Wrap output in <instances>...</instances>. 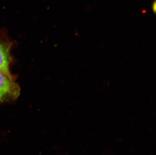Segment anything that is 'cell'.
<instances>
[{"label": "cell", "mask_w": 156, "mask_h": 155, "mask_svg": "<svg viewBox=\"0 0 156 155\" xmlns=\"http://www.w3.org/2000/svg\"><path fill=\"white\" fill-rule=\"evenodd\" d=\"M11 46L0 36V104L16 99L20 88L10 71Z\"/></svg>", "instance_id": "6da1fadb"}]
</instances>
